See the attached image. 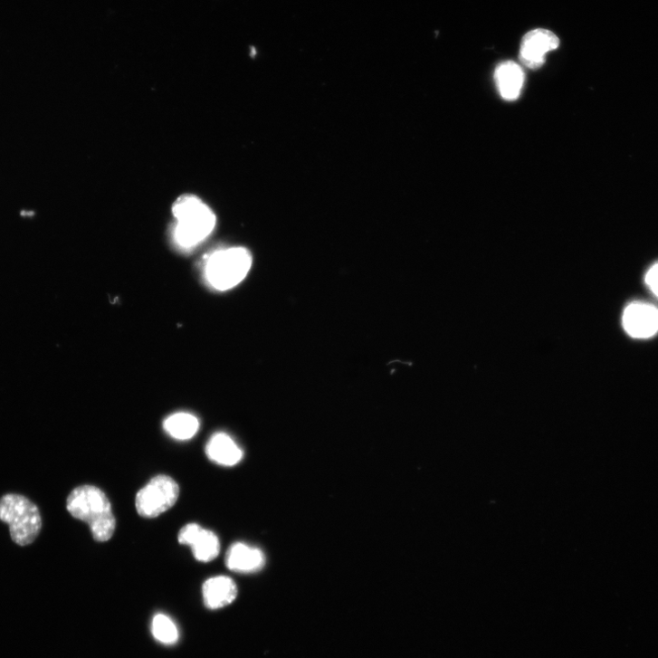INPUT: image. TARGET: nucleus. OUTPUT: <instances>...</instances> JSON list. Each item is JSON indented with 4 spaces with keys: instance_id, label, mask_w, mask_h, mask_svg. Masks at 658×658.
Listing matches in <instances>:
<instances>
[{
    "instance_id": "obj_12",
    "label": "nucleus",
    "mask_w": 658,
    "mask_h": 658,
    "mask_svg": "<svg viewBox=\"0 0 658 658\" xmlns=\"http://www.w3.org/2000/svg\"><path fill=\"white\" fill-rule=\"evenodd\" d=\"M495 79L502 98L508 101L518 100L524 83V72L514 62H503L496 69Z\"/></svg>"
},
{
    "instance_id": "obj_7",
    "label": "nucleus",
    "mask_w": 658,
    "mask_h": 658,
    "mask_svg": "<svg viewBox=\"0 0 658 658\" xmlns=\"http://www.w3.org/2000/svg\"><path fill=\"white\" fill-rule=\"evenodd\" d=\"M177 539L181 545L191 546L194 556L199 561H213L220 554L221 544L217 535L199 524L184 526L178 532Z\"/></svg>"
},
{
    "instance_id": "obj_4",
    "label": "nucleus",
    "mask_w": 658,
    "mask_h": 658,
    "mask_svg": "<svg viewBox=\"0 0 658 658\" xmlns=\"http://www.w3.org/2000/svg\"><path fill=\"white\" fill-rule=\"evenodd\" d=\"M0 521L9 525L13 540L24 547L35 541L43 527L37 505L19 494L0 498Z\"/></svg>"
},
{
    "instance_id": "obj_10",
    "label": "nucleus",
    "mask_w": 658,
    "mask_h": 658,
    "mask_svg": "<svg viewBox=\"0 0 658 658\" xmlns=\"http://www.w3.org/2000/svg\"><path fill=\"white\" fill-rule=\"evenodd\" d=\"M203 595L206 606L215 610L234 603L238 596V588L230 577H217L205 583Z\"/></svg>"
},
{
    "instance_id": "obj_11",
    "label": "nucleus",
    "mask_w": 658,
    "mask_h": 658,
    "mask_svg": "<svg viewBox=\"0 0 658 658\" xmlns=\"http://www.w3.org/2000/svg\"><path fill=\"white\" fill-rule=\"evenodd\" d=\"M205 451L211 461L224 466L237 464L243 456V450L235 441L224 433L213 435L207 443Z\"/></svg>"
},
{
    "instance_id": "obj_14",
    "label": "nucleus",
    "mask_w": 658,
    "mask_h": 658,
    "mask_svg": "<svg viewBox=\"0 0 658 658\" xmlns=\"http://www.w3.org/2000/svg\"><path fill=\"white\" fill-rule=\"evenodd\" d=\"M151 630L154 637L166 644L176 643L179 637L175 623L163 614H158L153 618Z\"/></svg>"
},
{
    "instance_id": "obj_13",
    "label": "nucleus",
    "mask_w": 658,
    "mask_h": 658,
    "mask_svg": "<svg viewBox=\"0 0 658 658\" xmlns=\"http://www.w3.org/2000/svg\"><path fill=\"white\" fill-rule=\"evenodd\" d=\"M163 428L174 439L190 440L198 433L200 422L194 415L176 413L164 421Z\"/></svg>"
},
{
    "instance_id": "obj_2",
    "label": "nucleus",
    "mask_w": 658,
    "mask_h": 658,
    "mask_svg": "<svg viewBox=\"0 0 658 658\" xmlns=\"http://www.w3.org/2000/svg\"><path fill=\"white\" fill-rule=\"evenodd\" d=\"M177 223L173 236L181 249H192L204 242L214 231L216 218L213 211L199 198L184 195L173 206Z\"/></svg>"
},
{
    "instance_id": "obj_8",
    "label": "nucleus",
    "mask_w": 658,
    "mask_h": 658,
    "mask_svg": "<svg viewBox=\"0 0 658 658\" xmlns=\"http://www.w3.org/2000/svg\"><path fill=\"white\" fill-rule=\"evenodd\" d=\"M559 45L558 36L548 30L537 29L528 33L520 45V60L529 69H538L545 62V55Z\"/></svg>"
},
{
    "instance_id": "obj_15",
    "label": "nucleus",
    "mask_w": 658,
    "mask_h": 658,
    "mask_svg": "<svg viewBox=\"0 0 658 658\" xmlns=\"http://www.w3.org/2000/svg\"><path fill=\"white\" fill-rule=\"evenodd\" d=\"M644 281L650 291L658 299V262L648 270Z\"/></svg>"
},
{
    "instance_id": "obj_6",
    "label": "nucleus",
    "mask_w": 658,
    "mask_h": 658,
    "mask_svg": "<svg viewBox=\"0 0 658 658\" xmlns=\"http://www.w3.org/2000/svg\"><path fill=\"white\" fill-rule=\"evenodd\" d=\"M622 322L631 338H652L658 333V309L649 303L633 302L624 310Z\"/></svg>"
},
{
    "instance_id": "obj_5",
    "label": "nucleus",
    "mask_w": 658,
    "mask_h": 658,
    "mask_svg": "<svg viewBox=\"0 0 658 658\" xmlns=\"http://www.w3.org/2000/svg\"><path fill=\"white\" fill-rule=\"evenodd\" d=\"M179 487L168 476L153 478L136 497V508L139 516L154 519L170 510L177 501Z\"/></svg>"
},
{
    "instance_id": "obj_1",
    "label": "nucleus",
    "mask_w": 658,
    "mask_h": 658,
    "mask_svg": "<svg viewBox=\"0 0 658 658\" xmlns=\"http://www.w3.org/2000/svg\"><path fill=\"white\" fill-rule=\"evenodd\" d=\"M68 512L88 524L91 535L99 542L109 541L115 534L117 520L107 495L95 486H81L67 498Z\"/></svg>"
},
{
    "instance_id": "obj_9",
    "label": "nucleus",
    "mask_w": 658,
    "mask_h": 658,
    "mask_svg": "<svg viewBox=\"0 0 658 658\" xmlns=\"http://www.w3.org/2000/svg\"><path fill=\"white\" fill-rule=\"evenodd\" d=\"M264 561V555L260 549L240 542L234 544L226 555V567L236 573L260 571Z\"/></svg>"
},
{
    "instance_id": "obj_3",
    "label": "nucleus",
    "mask_w": 658,
    "mask_h": 658,
    "mask_svg": "<svg viewBox=\"0 0 658 658\" xmlns=\"http://www.w3.org/2000/svg\"><path fill=\"white\" fill-rule=\"evenodd\" d=\"M252 262V255L245 248L215 251L206 258L205 278L212 289L217 291H230L246 277Z\"/></svg>"
}]
</instances>
